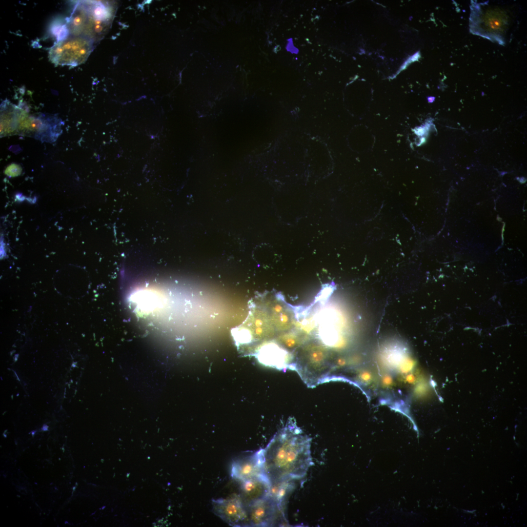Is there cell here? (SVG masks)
<instances>
[{
  "instance_id": "6da1fadb",
  "label": "cell",
  "mask_w": 527,
  "mask_h": 527,
  "mask_svg": "<svg viewBox=\"0 0 527 527\" xmlns=\"http://www.w3.org/2000/svg\"><path fill=\"white\" fill-rule=\"evenodd\" d=\"M311 439L289 420L264 449V466L272 484L301 479L313 461Z\"/></svg>"
},
{
  "instance_id": "7a4b0ae2",
  "label": "cell",
  "mask_w": 527,
  "mask_h": 527,
  "mask_svg": "<svg viewBox=\"0 0 527 527\" xmlns=\"http://www.w3.org/2000/svg\"><path fill=\"white\" fill-rule=\"evenodd\" d=\"M110 6L101 1L79 2L66 22L68 35L86 37L95 42L100 40L112 20Z\"/></svg>"
},
{
  "instance_id": "3957f363",
  "label": "cell",
  "mask_w": 527,
  "mask_h": 527,
  "mask_svg": "<svg viewBox=\"0 0 527 527\" xmlns=\"http://www.w3.org/2000/svg\"><path fill=\"white\" fill-rule=\"evenodd\" d=\"M62 124L61 120L56 116L31 115L25 109L16 105L15 135L52 142L61 134Z\"/></svg>"
},
{
  "instance_id": "277c9868",
  "label": "cell",
  "mask_w": 527,
  "mask_h": 527,
  "mask_svg": "<svg viewBox=\"0 0 527 527\" xmlns=\"http://www.w3.org/2000/svg\"><path fill=\"white\" fill-rule=\"evenodd\" d=\"M95 43L86 37L68 35L50 49L49 60L56 65L77 66L86 61L94 49Z\"/></svg>"
},
{
  "instance_id": "5b68a950",
  "label": "cell",
  "mask_w": 527,
  "mask_h": 527,
  "mask_svg": "<svg viewBox=\"0 0 527 527\" xmlns=\"http://www.w3.org/2000/svg\"><path fill=\"white\" fill-rule=\"evenodd\" d=\"M295 364L294 368L305 383L315 386L325 378L328 368L327 351L322 345L310 344L304 348Z\"/></svg>"
},
{
  "instance_id": "8992f818",
  "label": "cell",
  "mask_w": 527,
  "mask_h": 527,
  "mask_svg": "<svg viewBox=\"0 0 527 527\" xmlns=\"http://www.w3.org/2000/svg\"><path fill=\"white\" fill-rule=\"evenodd\" d=\"M213 513L233 527L248 525L246 507L240 497L212 501Z\"/></svg>"
},
{
  "instance_id": "52a82bcc",
  "label": "cell",
  "mask_w": 527,
  "mask_h": 527,
  "mask_svg": "<svg viewBox=\"0 0 527 527\" xmlns=\"http://www.w3.org/2000/svg\"><path fill=\"white\" fill-rule=\"evenodd\" d=\"M231 477L241 482L267 476L264 466V449L234 461L231 465Z\"/></svg>"
},
{
  "instance_id": "ba28073f",
  "label": "cell",
  "mask_w": 527,
  "mask_h": 527,
  "mask_svg": "<svg viewBox=\"0 0 527 527\" xmlns=\"http://www.w3.org/2000/svg\"><path fill=\"white\" fill-rule=\"evenodd\" d=\"M281 504L272 495L255 502L246 507L248 525L267 527L272 525Z\"/></svg>"
},
{
  "instance_id": "9c48e42d",
  "label": "cell",
  "mask_w": 527,
  "mask_h": 527,
  "mask_svg": "<svg viewBox=\"0 0 527 527\" xmlns=\"http://www.w3.org/2000/svg\"><path fill=\"white\" fill-rule=\"evenodd\" d=\"M271 483L267 476L242 482L239 497L246 507L270 494Z\"/></svg>"
},
{
  "instance_id": "30bf717a",
  "label": "cell",
  "mask_w": 527,
  "mask_h": 527,
  "mask_svg": "<svg viewBox=\"0 0 527 527\" xmlns=\"http://www.w3.org/2000/svg\"><path fill=\"white\" fill-rule=\"evenodd\" d=\"M278 342L285 348L292 350L298 346L301 342V338L293 333L283 335L278 338Z\"/></svg>"
},
{
  "instance_id": "8fae6325",
  "label": "cell",
  "mask_w": 527,
  "mask_h": 527,
  "mask_svg": "<svg viewBox=\"0 0 527 527\" xmlns=\"http://www.w3.org/2000/svg\"><path fill=\"white\" fill-rule=\"evenodd\" d=\"M21 171L22 168L20 165L12 163L6 168L4 172L9 177H16L20 175Z\"/></svg>"
}]
</instances>
